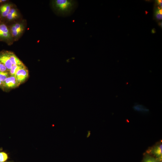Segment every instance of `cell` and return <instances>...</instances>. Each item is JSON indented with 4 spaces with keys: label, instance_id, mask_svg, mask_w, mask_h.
<instances>
[{
    "label": "cell",
    "instance_id": "22",
    "mask_svg": "<svg viewBox=\"0 0 162 162\" xmlns=\"http://www.w3.org/2000/svg\"><path fill=\"white\" fill-rule=\"evenodd\" d=\"M12 162V161H6V162Z\"/></svg>",
    "mask_w": 162,
    "mask_h": 162
},
{
    "label": "cell",
    "instance_id": "9",
    "mask_svg": "<svg viewBox=\"0 0 162 162\" xmlns=\"http://www.w3.org/2000/svg\"><path fill=\"white\" fill-rule=\"evenodd\" d=\"M25 66L23 64L21 65H13L11 68L9 70L10 76H15L18 71Z\"/></svg>",
    "mask_w": 162,
    "mask_h": 162
},
{
    "label": "cell",
    "instance_id": "3",
    "mask_svg": "<svg viewBox=\"0 0 162 162\" xmlns=\"http://www.w3.org/2000/svg\"><path fill=\"white\" fill-rule=\"evenodd\" d=\"M28 75V71L25 66L18 71L15 76L18 82L20 83L26 80Z\"/></svg>",
    "mask_w": 162,
    "mask_h": 162
},
{
    "label": "cell",
    "instance_id": "1",
    "mask_svg": "<svg viewBox=\"0 0 162 162\" xmlns=\"http://www.w3.org/2000/svg\"><path fill=\"white\" fill-rule=\"evenodd\" d=\"M53 4L55 8L64 16L71 13L76 4V1L72 0H56Z\"/></svg>",
    "mask_w": 162,
    "mask_h": 162
},
{
    "label": "cell",
    "instance_id": "8",
    "mask_svg": "<svg viewBox=\"0 0 162 162\" xmlns=\"http://www.w3.org/2000/svg\"><path fill=\"white\" fill-rule=\"evenodd\" d=\"M10 9V5L9 4H5L2 6L0 8V11L2 15L4 17L6 16Z\"/></svg>",
    "mask_w": 162,
    "mask_h": 162
},
{
    "label": "cell",
    "instance_id": "4",
    "mask_svg": "<svg viewBox=\"0 0 162 162\" xmlns=\"http://www.w3.org/2000/svg\"><path fill=\"white\" fill-rule=\"evenodd\" d=\"M20 84L15 76H10L3 83V86L8 88H13Z\"/></svg>",
    "mask_w": 162,
    "mask_h": 162
},
{
    "label": "cell",
    "instance_id": "16",
    "mask_svg": "<svg viewBox=\"0 0 162 162\" xmlns=\"http://www.w3.org/2000/svg\"><path fill=\"white\" fill-rule=\"evenodd\" d=\"M155 16L157 19L159 20L162 19V14H160L158 11V10H156Z\"/></svg>",
    "mask_w": 162,
    "mask_h": 162
},
{
    "label": "cell",
    "instance_id": "17",
    "mask_svg": "<svg viewBox=\"0 0 162 162\" xmlns=\"http://www.w3.org/2000/svg\"><path fill=\"white\" fill-rule=\"evenodd\" d=\"M158 11H159V13L161 14H162V9H159L158 10Z\"/></svg>",
    "mask_w": 162,
    "mask_h": 162
},
{
    "label": "cell",
    "instance_id": "2",
    "mask_svg": "<svg viewBox=\"0 0 162 162\" xmlns=\"http://www.w3.org/2000/svg\"><path fill=\"white\" fill-rule=\"evenodd\" d=\"M162 141L161 140L153 146L149 147L146 151V154L153 155L156 158L161 160L162 155Z\"/></svg>",
    "mask_w": 162,
    "mask_h": 162
},
{
    "label": "cell",
    "instance_id": "20",
    "mask_svg": "<svg viewBox=\"0 0 162 162\" xmlns=\"http://www.w3.org/2000/svg\"><path fill=\"white\" fill-rule=\"evenodd\" d=\"M159 5H160V7H162V2L160 3L159 4Z\"/></svg>",
    "mask_w": 162,
    "mask_h": 162
},
{
    "label": "cell",
    "instance_id": "10",
    "mask_svg": "<svg viewBox=\"0 0 162 162\" xmlns=\"http://www.w3.org/2000/svg\"><path fill=\"white\" fill-rule=\"evenodd\" d=\"M160 159L146 154L142 162H160Z\"/></svg>",
    "mask_w": 162,
    "mask_h": 162
},
{
    "label": "cell",
    "instance_id": "6",
    "mask_svg": "<svg viewBox=\"0 0 162 162\" xmlns=\"http://www.w3.org/2000/svg\"><path fill=\"white\" fill-rule=\"evenodd\" d=\"M10 37V34L6 26L4 24L0 25V37L8 39Z\"/></svg>",
    "mask_w": 162,
    "mask_h": 162
},
{
    "label": "cell",
    "instance_id": "15",
    "mask_svg": "<svg viewBox=\"0 0 162 162\" xmlns=\"http://www.w3.org/2000/svg\"><path fill=\"white\" fill-rule=\"evenodd\" d=\"M7 69L3 64L0 62V72H6Z\"/></svg>",
    "mask_w": 162,
    "mask_h": 162
},
{
    "label": "cell",
    "instance_id": "11",
    "mask_svg": "<svg viewBox=\"0 0 162 162\" xmlns=\"http://www.w3.org/2000/svg\"><path fill=\"white\" fill-rule=\"evenodd\" d=\"M133 108L135 111L143 113H146L149 111L146 107L140 104L135 105L133 107Z\"/></svg>",
    "mask_w": 162,
    "mask_h": 162
},
{
    "label": "cell",
    "instance_id": "13",
    "mask_svg": "<svg viewBox=\"0 0 162 162\" xmlns=\"http://www.w3.org/2000/svg\"><path fill=\"white\" fill-rule=\"evenodd\" d=\"M8 159V154L4 152H0V162H5Z\"/></svg>",
    "mask_w": 162,
    "mask_h": 162
},
{
    "label": "cell",
    "instance_id": "5",
    "mask_svg": "<svg viewBox=\"0 0 162 162\" xmlns=\"http://www.w3.org/2000/svg\"><path fill=\"white\" fill-rule=\"evenodd\" d=\"M0 62L4 65L9 70L13 66L7 53L0 54Z\"/></svg>",
    "mask_w": 162,
    "mask_h": 162
},
{
    "label": "cell",
    "instance_id": "14",
    "mask_svg": "<svg viewBox=\"0 0 162 162\" xmlns=\"http://www.w3.org/2000/svg\"><path fill=\"white\" fill-rule=\"evenodd\" d=\"M18 16V14H13L9 12L7 16L8 20H12L16 18Z\"/></svg>",
    "mask_w": 162,
    "mask_h": 162
},
{
    "label": "cell",
    "instance_id": "12",
    "mask_svg": "<svg viewBox=\"0 0 162 162\" xmlns=\"http://www.w3.org/2000/svg\"><path fill=\"white\" fill-rule=\"evenodd\" d=\"M8 73L7 72H0V81L3 83L8 77Z\"/></svg>",
    "mask_w": 162,
    "mask_h": 162
},
{
    "label": "cell",
    "instance_id": "7",
    "mask_svg": "<svg viewBox=\"0 0 162 162\" xmlns=\"http://www.w3.org/2000/svg\"><path fill=\"white\" fill-rule=\"evenodd\" d=\"M7 53L13 65H21L23 64L22 62L13 53L8 52Z\"/></svg>",
    "mask_w": 162,
    "mask_h": 162
},
{
    "label": "cell",
    "instance_id": "19",
    "mask_svg": "<svg viewBox=\"0 0 162 162\" xmlns=\"http://www.w3.org/2000/svg\"><path fill=\"white\" fill-rule=\"evenodd\" d=\"M3 84V83L0 81V86H2Z\"/></svg>",
    "mask_w": 162,
    "mask_h": 162
},
{
    "label": "cell",
    "instance_id": "21",
    "mask_svg": "<svg viewBox=\"0 0 162 162\" xmlns=\"http://www.w3.org/2000/svg\"><path fill=\"white\" fill-rule=\"evenodd\" d=\"M2 150V148H0V151Z\"/></svg>",
    "mask_w": 162,
    "mask_h": 162
},
{
    "label": "cell",
    "instance_id": "18",
    "mask_svg": "<svg viewBox=\"0 0 162 162\" xmlns=\"http://www.w3.org/2000/svg\"><path fill=\"white\" fill-rule=\"evenodd\" d=\"M157 2L159 4L160 3L162 2V0H158L157 1Z\"/></svg>",
    "mask_w": 162,
    "mask_h": 162
},
{
    "label": "cell",
    "instance_id": "23",
    "mask_svg": "<svg viewBox=\"0 0 162 162\" xmlns=\"http://www.w3.org/2000/svg\"><path fill=\"white\" fill-rule=\"evenodd\" d=\"M0 2H1V1L0 0Z\"/></svg>",
    "mask_w": 162,
    "mask_h": 162
}]
</instances>
